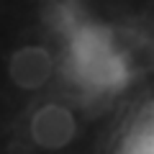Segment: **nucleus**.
<instances>
[{"label": "nucleus", "instance_id": "obj_1", "mask_svg": "<svg viewBox=\"0 0 154 154\" xmlns=\"http://www.w3.org/2000/svg\"><path fill=\"white\" fill-rule=\"evenodd\" d=\"M69 72L82 90L95 95L116 93L128 80V67L113 36L95 26H77L69 36Z\"/></svg>", "mask_w": 154, "mask_h": 154}, {"label": "nucleus", "instance_id": "obj_2", "mask_svg": "<svg viewBox=\"0 0 154 154\" xmlns=\"http://www.w3.org/2000/svg\"><path fill=\"white\" fill-rule=\"evenodd\" d=\"M77 136V116L69 105L59 100L38 103L28 116V139L36 149L59 152L69 146Z\"/></svg>", "mask_w": 154, "mask_h": 154}, {"label": "nucleus", "instance_id": "obj_3", "mask_svg": "<svg viewBox=\"0 0 154 154\" xmlns=\"http://www.w3.org/2000/svg\"><path fill=\"white\" fill-rule=\"evenodd\" d=\"M57 59L44 44H23L8 57V80L23 93H38L54 77Z\"/></svg>", "mask_w": 154, "mask_h": 154}, {"label": "nucleus", "instance_id": "obj_4", "mask_svg": "<svg viewBox=\"0 0 154 154\" xmlns=\"http://www.w3.org/2000/svg\"><path fill=\"white\" fill-rule=\"evenodd\" d=\"M123 154H154V105H149L136 118L126 139Z\"/></svg>", "mask_w": 154, "mask_h": 154}]
</instances>
